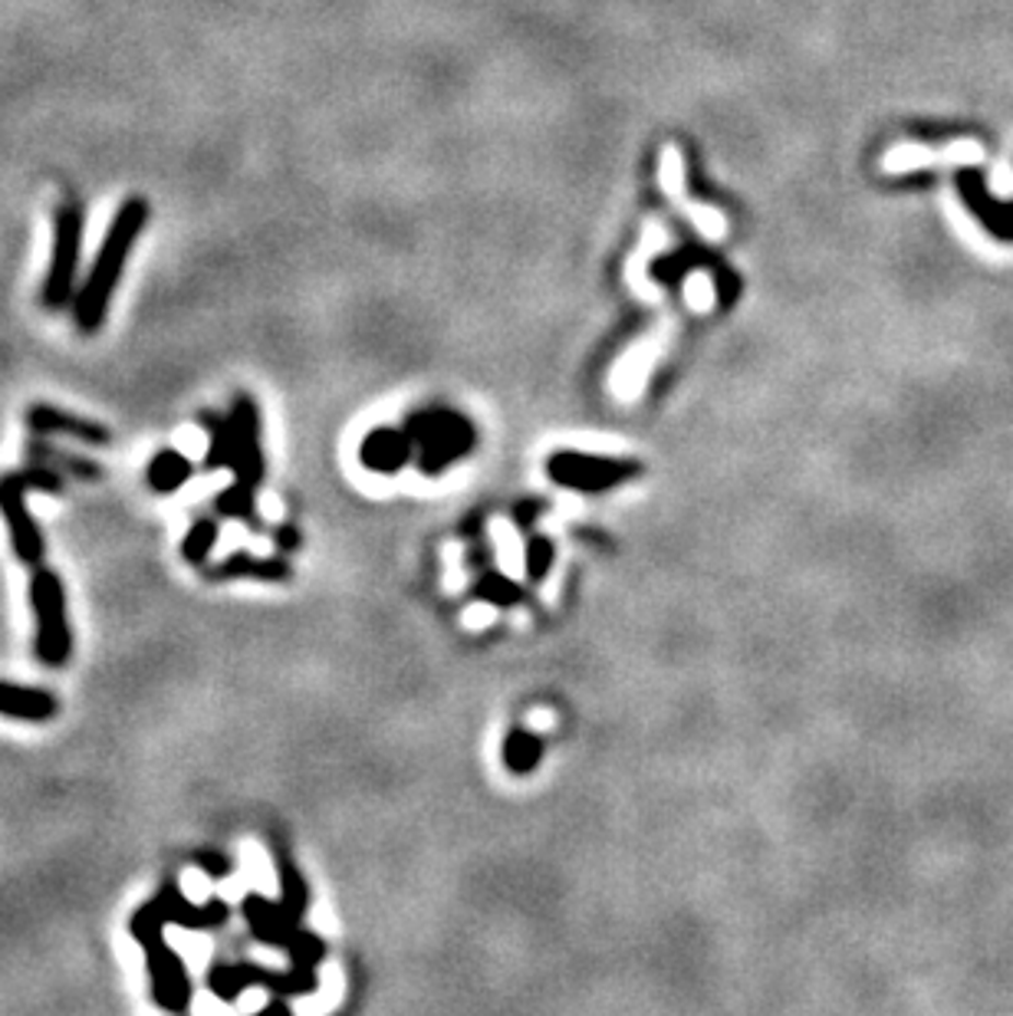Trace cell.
<instances>
[{"instance_id": "22", "label": "cell", "mask_w": 1013, "mask_h": 1016, "mask_svg": "<svg viewBox=\"0 0 1013 1016\" xmlns=\"http://www.w3.org/2000/svg\"><path fill=\"white\" fill-rule=\"evenodd\" d=\"M490 530H493V540H497V553H500L503 570L517 576V573L524 570V547H521V540H517L514 527H506V524H500V521H497Z\"/></svg>"}, {"instance_id": "25", "label": "cell", "mask_w": 1013, "mask_h": 1016, "mask_svg": "<svg viewBox=\"0 0 1013 1016\" xmlns=\"http://www.w3.org/2000/svg\"><path fill=\"white\" fill-rule=\"evenodd\" d=\"M685 296H688V306L698 310V313H708L714 306V283L708 273H691L688 277V287H685Z\"/></svg>"}, {"instance_id": "7", "label": "cell", "mask_w": 1013, "mask_h": 1016, "mask_svg": "<svg viewBox=\"0 0 1013 1016\" xmlns=\"http://www.w3.org/2000/svg\"><path fill=\"white\" fill-rule=\"evenodd\" d=\"M241 914H244V921L251 924V931L257 934L260 944L290 950V957H293L296 967H300V964H310V957L303 954V937H300L296 927H293V914H290L283 904H273V901H267L264 895L251 891V895L241 901Z\"/></svg>"}, {"instance_id": "4", "label": "cell", "mask_w": 1013, "mask_h": 1016, "mask_svg": "<svg viewBox=\"0 0 1013 1016\" xmlns=\"http://www.w3.org/2000/svg\"><path fill=\"white\" fill-rule=\"evenodd\" d=\"M27 493H31V487H27L24 474H4V477H0V514H4L14 557H18L24 567L34 570V567L44 563L47 544H44L40 524L31 517Z\"/></svg>"}, {"instance_id": "14", "label": "cell", "mask_w": 1013, "mask_h": 1016, "mask_svg": "<svg viewBox=\"0 0 1013 1016\" xmlns=\"http://www.w3.org/2000/svg\"><path fill=\"white\" fill-rule=\"evenodd\" d=\"M247 986H254V977H251V964L247 960H237V964H211L208 970V990L224 1000V1003H234Z\"/></svg>"}, {"instance_id": "2", "label": "cell", "mask_w": 1013, "mask_h": 1016, "mask_svg": "<svg viewBox=\"0 0 1013 1016\" xmlns=\"http://www.w3.org/2000/svg\"><path fill=\"white\" fill-rule=\"evenodd\" d=\"M83 231H86V208L77 195H70L54 211V250H50V267L40 287V303L50 313H60L73 306L77 300V267H80V250H83Z\"/></svg>"}, {"instance_id": "17", "label": "cell", "mask_w": 1013, "mask_h": 1016, "mask_svg": "<svg viewBox=\"0 0 1013 1016\" xmlns=\"http://www.w3.org/2000/svg\"><path fill=\"white\" fill-rule=\"evenodd\" d=\"M655 362V342H645V346H636L629 355H626V362L619 365V372L613 375V382H616V388H619V395L622 398H632L639 388H642V382H645V372H649V365Z\"/></svg>"}, {"instance_id": "16", "label": "cell", "mask_w": 1013, "mask_h": 1016, "mask_svg": "<svg viewBox=\"0 0 1013 1016\" xmlns=\"http://www.w3.org/2000/svg\"><path fill=\"white\" fill-rule=\"evenodd\" d=\"M214 511H218V517H234V521H244V524H251L254 530L260 527V524H257V506H254V483L234 480L228 490H221V493H218V500H214Z\"/></svg>"}, {"instance_id": "9", "label": "cell", "mask_w": 1013, "mask_h": 1016, "mask_svg": "<svg viewBox=\"0 0 1013 1016\" xmlns=\"http://www.w3.org/2000/svg\"><path fill=\"white\" fill-rule=\"evenodd\" d=\"M27 424L34 434L40 437H77L83 444H109V428L93 421V418H80V414H70L63 408H54V405H34L27 411Z\"/></svg>"}, {"instance_id": "20", "label": "cell", "mask_w": 1013, "mask_h": 1016, "mask_svg": "<svg viewBox=\"0 0 1013 1016\" xmlns=\"http://www.w3.org/2000/svg\"><path fill=\"white\" fill-rule=\"evenodd\" d=\"M967 145H954V152H928V149H915V145H905V149H895L885 155V168L888 172H905V168H918V165H928V162H944V159H974V152H964Z\"/></svg>"}, {"instance_id": "21", "label": "cell", "mask_w": 1013, "mask_h": 1016, "mask_svg": "<svg viewBox=\"0 0 1013 1016\" xmlns=\"http://www.w3.org/2000/svg\"><path fill=\"white\" fill-rule=\"evenodd\" d=\"M165 924H168V918H165V908H162L159 898L139 904V908L132 911V918H129V931H132V937H136L139 947L149 944V941H155V937H165Z\"/></svg>"}, {"instance_id": "27", "label": "cell", "mask_w": 1013, "mask_h": 1016, "mask_svg": "<svg viewBox=\"0 0 1013 1016\" xmlns=\"http://www.w3.org/2000/svg\"><path fill=\"white\" fill-rule=\"evenodd\" d=\"M464 622H467V629H484V626L493 622V609L490 606H470L464 612Z\"/></svg>"}, {"instance_id": "18", "label": "cell", "mask_w": 1013, "mask_h": 1016, "mask_svg": "<svg viewBox=\"0 0 1013 1016\" xmlns=\"http://www.w3.org/2000/svg\"><path fill=\"white\" fill-rule=\"evenodd\" d=\"M205 428H208V454H205V470H221V467H231V421L214 414V411H205L201 414Z\"/></svg>"}, {"instance_id": "5", "label": "cell", "mask_w": 1013, "mask_h": 1016, "mask_svg": "<svg viewBox=\"0 0 1013 1016\" xmlns=\"http://www.w3.org/2000/svg\"><path fill=\"white\" fill-rule=\"evenodd\" d=\"M142 950H145V967H149V980H152V1000L168 1013H185L191 1006L195 986H191L188 967L178 957V950L168 947L165 937L142 944Z\"/></svg>"}, {"instance_id": "28", "label": "cell", "mask_w": 1013, "mask_h": 1016, "mask_svg": "<svg viewBox=\"0 0 1013 1016\" xmlns=\"http://www.w3.org/2000/svg\"><path fill=\"white\" fill-rule=\"evenodd\" d=\"M273 540H277V547H283V550H293V547L300 544V537H296L290 527H280V530L273 534Z\"/></svg>"}, {"instance_id": "26", "label": "cell", "mask_w": 1013, "mask_h": 1016, "mask_svg": "<svg viewBox=\"0 0 1013 1016\" xmlns=\"http://www.w3.org/2000/svg\"><path fill=\"white\" fill-rule=\"evenodd\" d=\"M191 862H195L205 875H211V878H224V875L234 872V862H231L224 852H218V849H198V852L191 855Z\"/></svg>"}, {"instance_id": "19", "label": "cell", "mask_w": 1013, "mask_h": 1016, "mask_svg": "<svg viewBox=\"0 0 1013 1016\" xmlns=\"http://www.w3.org/2000/svg\"><path fill=\"white\" fill-rule=\"evenodd\" d=\"M218 521L214 517H201V521H195L191 527H188V534H185V540H182V557H185V563H191V567H205L208 563V557H211V550H214V544H218Z\"/></svg>"}, {"instance_id": "13", "label": "cell", "mask_w": 1013, "mask_h": 1016, "mask_svg": "<svg viewBox=\"0 0 1013 1016\" xmlns=\"http://www.w3.org/2000/svg\"><path fill=\"white\" fill-rule=\"evenodd\" d=\"M191 474H195L191 457L182 454V451H175V447L159 451V454L149 460V467H145V480H149V487H152L155 493H175L178 487H185V483L191 480Z\"/></svg>"}, {"instance_id": "3", "label": "cell", "mask_w": 1013, "mask_h": 1016, "mask_svg": "<svg viewBox=\"0 0 1013 1016\" xmlns=\"http://www.w3.org/2000/svg\"><path fill=\"white\" fill-rule=\"evenodd\" d=\"M31 606L37 616V639H34L37 658L47 668H63L73 655V632H70V612H67V586L54 570L34 567Z\"/></svg>"}, {"instance_id": "1", "label": "cell", "mask_w": 1013, "mask_h": 1016, "mask_svg": "<svg viewBox=\"0 0 1013 1016\" xmlns=\"http://www.w3.org/2000/svg\"><path fill=\"white\" fill-rule=\"evenodd\" d=\"M149 214H152V205L142 195L126 198L123 208L113 214L109 231H106V237L100 244V254H96V260L90 267V277L83 280V287H80V293L73 300V319H77L80 332L93 336L106 323L113 293H116L126 267H129L132 247L145 234V227H149Z\"/></svg>"}, {"instance_id": "8", "label": "cell", "mask_w": 1013, "mask_h": 1016, "mask_svg": "<svg viewBox=\"0 0 1013 1016\" xmlns=\"http://www.w3.org/2000/svg\"><path fill=\"white\" fill-rule=\"evenodd\" d=\"M155 898L162 901L168 924L185 927V931H214V927H221V924L231 918V904H228V901L211 898V901H205V904H195V901L185 898V891H182V885H178L175 878H168V881L159 888Z\"/></svg>"}, {"instance_id": "6", "label": "cell", "mask_w": 1013, "mask_h": 1016, "mask_svg": "<svg viewBox=\"0 0 1013 1016\" xmlns=\"http://www.w3.org/2000/svg\"><path fill=\"white\" fill-rule=\"evenodd\" d=\"M231 470L244 483H257L264 477L260 454V414L251 395H237L231 405Z\"/></svg>"}, {"instance_id": "10", "label": "cell", "mask_w": 1013, "mask_h": 1016, "mask_svg": "<svg viewBox=\"0 0 1013 1016\" xmlns=\"http://www.w3.org/2000/svg\"><path fill=\"white\" fill-rule=\"evenodd\" d=\"M662 188L665 195H672V201L698 224V231L711 241H721L727 234V221L721 211L714 208H698L695 201L685 198V172H682V152L675 145H665L662 152Z\"/></svg>"}, {"instance_id": "15", "label": "cell", "mask_w": 1013, "mask_h": 1016, "mask_svg": "<svg viewBox=\"0 0 1013 1016\" xmlns=\"http://www.w3.org/2000/svg\"><path fill=\"white\" fill-rule=\"evenodd\" d=\"M27 454H31L34 460L54 464V467H60V470H67V474H73V477H83V480H100V477H103V467H100V464H93V460H86V457H77V454H67V451H60V447H50L44 437H34V441L27 444Z\"/></svg>"}, {"instance_id": "23", "label": "cell", "mask_w": 1013, "mask_h": 1016, "mask_svg": "<svg viewBox=\"0 0 1013 1016\" xmlns=\"http://www.w3.org/2000/svg\"><path fill=\"white\" fill-rule=\"evenodd\" d=\"M277 875H280V904H283L293 918H300V914H303V908H306V891H303V878H300V872H296V868H290V865L280 859Z\"/></svg>"}, {"instance_id": "24", "label": "cell", "mask_w": 1013, "mask_h": 1016, "mask_svg": "<svg viewBox=\"0 0 1013 1016\" xmlns=\"http://www.w3.org/2000/svg\"><path fill=\"white\" fill-rule=\"evenodd\" d=\"M27 487L31 490H40V493H60L63 490V470L54 467V464H44V460H34L27 470H21Z\"/></svg>"}, {"instance_id": "11", "label": "cell", "mask_w": 1013, "mask_h": 1016, "mask_svg": "<svg viewBox=\"0 0 1013 1016\" xmlns=\"http://www.w3.org/2000/svg\"><path fill=\"white\" fill-rule=\"evenodd\" d=\"M57 714H60L57 694H50V691H44V688H27V685L0 681V717L44 724V721H54Z\"/></svg>"}, {"instance_id": "12", "label": "cell", "mask_w": 1013, "mask_h": 1016, "mask_svg": "<svg viewBox=\"0 0 1013 1016\" xmlns=\"http://www.w3.org/2000/svg\"><path fill=\"white\" fill-rule=\"evenodd\" d=\"M290 576V567L280 563V560H257V557H247V553H234L214 567L205 570V580L211 583H228V580H287Z\"/></svg>"}]
</instances>
